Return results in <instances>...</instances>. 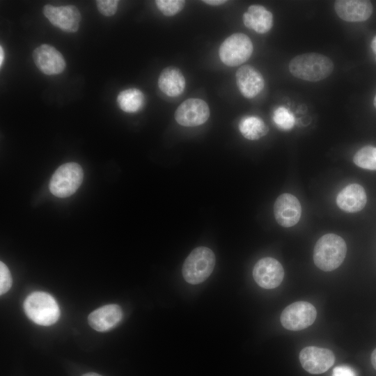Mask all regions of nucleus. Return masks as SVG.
<instances>
[{
    "mask_svg": "<svg viewBox=\"0 0 376 376\" xmlns=\"http://www.w3.org/2000/svg\"><path fill=\"white\" fill-rule=\"evenodd\" d=\"M123 311L117 304L103 306L91 312L88 317L89 325L100 332L115 327L122 320Z\"/></svg>",
    "mask_w": 376,
    "mask_h": 376,
    "instance_id": "16",
    "label": "nucleus"
},
{
    "mask_svg": "<svg viewBox=\"0 0 376 376\" xmlns=\"http://www.w3.org/2000/svg\"><path fill=\"white\" fill-rule=\"evenodd\" d=\"M202 2L210 6H217L224 4L225 3L227 2V1L226 0H204V1H202Z\"/></svg>",
    "mask_w": 376,
    "mask_h": 376,
    "instance_id": "28",
    "label": "nucleus"
},
{
    "mask_svg": "<svg viewBox=\"0 0 376 376\" xmlns=\"http://www.w3.org/2000/svg\"><path fill=\"white\" fill-rule=\"evenodd\" d=\"M185 78L180 70L175 66L163 69L158 79V86L169 97H177L185 88Z\"/></svg>",
    "mask_w": 376,
    "mask_h": 376,
    "instance_id": "19",
    "label": "nucleus"
},
{
    "mask_svg": "<svg viewBox=\"0 0 376 376\" xmlns=\"http://www.w3.org/2000/svg\"><path fill=\"white\" fill-rule=\"evenodd\" d=\"M371 363L376 370V348L373 351L371 354Z\"/></svg>",
    "mask_w": 376,
    "mask_h": 376,
    "instance_id": "29",
    "label": "nucleus"
},
{
    "mask_svg": "<svg viewBox=\"0 0 376 376\" xmlns=\"http://www.w3.org/2000/svg\"><path fill=\"white\" fill-rule=\"evenodd\" d=\"M373 105H374V107H375V109H376V95H375V97H374V100H373Z\"/></svg>",
    "mask_w": 376,
    "mask_h": 376,
    "instance_id": "33",
    "label": "nucleus"
},
{
    "mask_svg": "<svg viewBox=\"0 0 376 376\" xmlns=\"http://www.w3.org/2000/svg\"><path fill=\"white\" fill-rule=\"evenodd\" d=\"M239 130L244 138L251 141L261 139L269 132V127L264 121L254 116L243 118L239 123Z\"/></svg>",
    "mask_w": 376,
    "mask_h": 376,
    "instance_id": "20",
    "label": "nucleus"
},
{
    "mask_svg": "<svg viewBox=\"0 0 376 376\" xmlns=\"http://www.w3.org/2000/svg\"><path fill=\"white\" fill-rule=\"evenodd\" d=\"M42 12L52 25L63 31L75 33L79 27L81 13L73 5L56 7L47 4L43 7Z\"/></svg>",
    "mask_w": 376,
    "mask_h": 376,
    "instance_id": "9",
    "label": "nucleus"
},
{
    "mask_svg": "<svg viewBox=\"0 0 376 376\" xmlns=\"http://www.w3.org/2000/svg\"><path fill=\"white\" fill-rule=\"evenodd\" d=\"M317 311L313 305L299 301L288 305L282 311L281 323L290 331H300L311 326L315 320Z\"/></svg>",
    "mask_w": 376,
    "mask_h": 376,
    "instance_id": "7",
    "label": "nucleus"
},
{
    "mask_svg": "<svg viewBox=\"0 0 376 376\" xmlns=\"http://www.w3.org/2000/svg\"><path fill=\"white\" fill-rule=\"evenodd\" d=\"M81 376H102V375L95 373H88L84 374Z\"/></svg>",
    "mask_w": 376,
    "mask_h": 376,
    "instance_id": "32",
    "label": "nucleus"
},
{
    "mask_svg": "<svg viewBox=\"0 0 376 376\" xmlns=\"http://www.w3.org/2000/svg\"><path fill=\"white\" fill-rule=\"evenodd\" d=\"M12 276L7 266L0 262V294L2 295L8 292L12 285Z\"/></svg>",
    "mask_w": 376,
    "mask_h": 376,
    "instance_id": "26",
    "label": "nucleus"
},
{
    "mask_svg": "<svg viewBox=\"0 0 376 376\" xmlns=\"http://www.w3.org/2000/svg\"><path fill=\"white\" fill-rule=\"evenodd\" d=\"M185 3L184 0L155 1L158 9L167 17H171L180 13L183 9Z\"/></svg>",
    "mask_w": 376,
    "mask_h": 376,
    "instance_id": "24",
    "label": "nucleus"
},
{
    "mask_svg": "<svg viewBox=\"0 0 376 376\" xmlns=\"http://www.w3.org/2000/svg\"><path fill=\"white\" fill-rule=\"evenodd\" d=\"M210 114L207 104L199 98H189L182 102L175 112L176 122L185 127H196L205 123Z\"/></svg>",
    "mask_w": 376,
    "mask_h": 376,
    "instance_id": "8",
    "label": "nucleus"
},
{
    "mask_svg": "<svg viewBox=\"0 0 376 376\" xmlns=\"http://www.w3.org/2000/svg\"><path fill=\"white\" fill-rule=\"evenodd\" d=\"M118 0H97L96 4L99 12L107 17L113 15L118 9Z\"/></svg>",
    "mask_w": 376,
    "mask_h": 376,
    "instance_id": "25",
    "label": "nucleus"
},
{
    "mask_svg": "<svg viewBox=\"0 0 376 376\" xmlns=\"http://www.w3.org/2000/svg\"><path fill=\"white\" fill-rule=\"evenodd\" d=\"M334 68L330 58L316 52L297 55L290 60L288 65L290 72L295 77L311 82L326 79Z\"/></svg>",
    "mask_w": 376,
    "mask_h": 376,
    "instance_id": "1",
    "label": "nucleus"
},
{
    "mask_svg": "<svg viewBox=\"0 0 376 376\" xmlns=\"http://www.w3.org/2000/svg\"><path fill=\"white\" fill-rule=\"evenodd\" d=\"M370 46L373 51L376 54V36L373 38Z\"/></svg>",
    "mask_w": 376,
    "mask_h": 376,
    "instance_id": "31",
    "label": "nucleus"
},
{
    "mask_svg": "<svg viewBox=\"0 0 376 376\" xmlns=\"http://www.w3.org/2000/svg\"><path fill=\"white\" fill-rule=\"evenodd\" d=\"M331 376H357V374L352 367L343 365L334 368Z\"/></svg>",
    "mask_w": 376,
    "mask_h": 376,
    "instance_id": "27",
    "label": "nucleus"
},
{
    "mask_svg": "<svg viewBox=\"0 0 376 376\" xmlns=\"http://www.w3.org/2000/svg\"><path fill=\"white\" fill-rule=\"evenodd\" d=\"M253 50V43L247 35L235 33L221 43L219 49V56L226 65L235 67L247 61Z\"/></svg>",
    "mask_w": 376,
    "mask_h": 376,
    "instance_id": "6",
    "label": "nucleus"
},
{
    "mask_svg": "<svg viewBox=\"0 0 376 376\" xmlns=\"http://www.w3.org/2000/svg\"><path fill=\"white\" fill-rule=\"evenodd\" d=\"M3 58H4V52H3V47L1 46L0 47V65L1 67L2 66Z\"/></svg>",
    "mask_w": 376,
    "mask_h": 376,
    "instance_id": "30",
    "label": "nucleus"
},
{
    "mask_svg": "<svg viewBox=\"0 0 376 376\" xmlns=\"http://www.w3.org/2000/svg\"><path fill=\"white\" fill-rule=\"evenodd\" d=\"M346 252V243L341 237L334 233L325 234L315 245L313 261L321 270L333 271L342 264Z\"/></svg>",
    "mask_w": 376,
    "mask_h": 376,
    "instance_id": "2",
    "label": "nucleus"
},
{
    "mask_svg": "<svg viewBox=\"0 0 376 376\" xmlns=\"http://www.w3.org/2000/svg\"><path fill=\"white\" fill-rule=\"evenodd\" d=\"M33 59L36 67L47 75L61 73L65 68L63 55L53 46L42 44L33 52Z\"/></svg>",
    "mask_w": 376,
    "mask_h": 376,
    "instance_id": "12",
    "label": "nucleus"
},
{
    "mask_svg": "<svg viewBox=\"0 0 376 376\" xmlns=\"http://www.w3.org/2000/svg\"><path fill=\"white\" fill-rule=\"evenodd\" d=\"M334 8L341 19L349 22H364L373 12L371 1L366 0H336Z\"/></svg>",
    "mask_w": 376,
    "mask_h": 376,
    "instance_id": "14",
    "label": "nucleus"
},
{
    "mask_svg": "<svg viewBox=\"0 0 376 376\" xmlns=\"http://www.w3.org/2000/svg\"><path fill=\"white\" fill-rule=\"evenodd\" d=\"M213 251L205 246L194 249L185 259L182 273L185 280L191 284H198L206 280L215 266Z\"/></svg>",
    "mask_w": 376,
    "mask_h": 376,
    "instance_id": "4",
    "label": "nucleus"
},
{
    "mask_svg": "<svg viewBox=\"0 0 376 376\" xmlns=\"http://www.w3.org/2000/svg\"><path fill=\"white\" fill-rule=\"evenodd\" d=\"M83 178V169L79 164L65 163L59 166L52 175L49 182V190L55 196L68 197L78 189Z\"/></svg>",
    "mask_w": 376,
    "mask_h": 376,
    "instance_id": "5",
    "label": "nucleus"
},
{
    "mask_svg": "<svg viewBox=\"0 0 376 376\" xmlns=\"http://www.w3.org/2000/svg\"><path fill=\"white\" fill-rule=\"evenodd\" d=\"M242 19L246 28L260 34L268 32L273 26L272 13L258 4L251 5L243 14Z\"/></svg>",
    "mask_w": 376,
    "mask_h": 376,
    "instance_id": "18",
    "label": "nucleus"
},
{
    "mask_svg": "<svg viewBox=\"0 0 376 376\" xmlns=\"http://www.w3.org/2000/svg\"><path fill=\"white\" fill-rule=\"evenodd\" d=\"M236 84L241 94L246 98H253L264 88L262 74L250 65H244L235 73Z\"/></svg>",
    "mask_w": 376,
    "mask_h": 376,
    "instance_id": "15",
    "label": "nucleus"
},
{
    "mask_svg": "<svg viewBox=\"0 0 376 376\" xmlns=\"http://www.w3.org/2000/svg\"><path fill=\"white\" fill-rule=\"evenodd\" d=\"M274 214L279 225L285 228L292 227L300 219L301 204L292 194H283L276 198L274 203Z\"/></svg>",
    "mask_w": 376,
    "mask_h": 376,
    "instance_id": "13",
    "label": "nucleus"
},
{
    "mask_svg": "<svg viewBox=\"0 0 376 376\" xmlns=\"http://www.w3.org/2000/svg\"><path fill=\"white\" fill-rule=\"evenodd\" d=\"M272 118L276 125L282 130H291L295 123L294 115L284 107L276 108L274 111Z\"/></svg>",
    "mask_w": 376,
    "mask_h": 376,
    "instance_id": "23",
    "label": "nucleus"
},
{
    "mask_svg": "<svg viewBox=\"0 0 376 376\" xmlns=\"http://www.w3.org/2000/svg\"><path fill=\"white\" fill-rule=\"evenodd\" d=\"M253 276L256 283L265 289L278 287L284 277V269L275 258L265 257L259 260L253 267Z\"/></svg>",
    "mask_w": 376,
    "mask_h": 376,
    "instance_id": "10",
    "label": "nucleus"
},
{
    "mask_svg": "<svg viewBox=\"0 0 376 376\" xmlns=\"http://www.w3.org/2000/svg\"><path fill=\"white\" fill-rule=\"evenodd\" d=\"M145 97L136 88L125 89L118 95L117 103L120 109L127 113H136L143 107Z\"/></svg>",
    "mask_w": 376,
    "mask_h": 376,
    "instance_id": "21",
    "label": "nucleus"
},
{
    "mask_svg": "<svg viewBox=\"0 0 376 376\" xmlns=\"http://www.w3.org/2000/svg\"><path fill=\"white\" fill-rule=\"evenodd\" d=\"M367 202L364 188L356 183L344 187L338 194L336 203L343 211L354 213L363 209Z\"/></svg>",
    "mask_w": 376,
    "mask_h": 376,
    "instance_id": "17",
    "label": "nucleus"
},
{
    "mask_svg": "<svg viewBox=\"0 0 376 376\" xmlns=\"http://www.w3.org/2000/svg\"><path fill=\"white\" fill-rule=\"evenodd\" d=\"M353 162L360 168L376 171V147L366 146L360 148L354 155Z\"/></svg>",
    "mask_w": 376,
    "mask_h": 376,
    "instance_id": "22",
    "label": "nucleus"
},
{
    "mask_svg": "<svg viewBox=\"0 0 376 376\" xmlns=\"http://www.w3.org/2000/svg\"><path fill=\"white\" fill-rule=\"evenodd\" d=\"M26 315L33 322L42 326H49L57 322L60 309L54 298L45 292H34L24 300Z\"/></svg>",
    "mask_w": 376,
    "mask_h": 376,
    "instance_id": "3",
    "label": "nucleus"
},
{
    "mask_svg": "<svg viewBox=\"0 0 376 376\" xmlns=\"http://www.w3.org/2000/svg\"><path fill=\"white\" fill-rule=\"evenodd\" d=\"M299 361L303 368L309 373L321 374L334 365L335 357L329 349L308 346L301 350Z\"/></svg>",
    "mask_w": 376,
    "mask_h": 376,
    "instance_id": "11",
    "label": "nucleus"
}]
</instances>
